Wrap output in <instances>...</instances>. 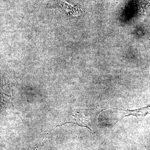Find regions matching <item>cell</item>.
<instances>
[{"mask_svg":"<svg viewBox=\"0 0 150 150\" xmlns=\"http://www.w3.org/2000/svg\"><path fill=\"white\" fill-rule=\"evenodd\" d=\"M112 112L116 113L119 116L118 121H120L123 118L130 115L136 116L139 120H142L144 118L146 115L150 114V105L147 107L142 108L136 110H130L124 108H113Z\"/></svg>","mask_w":150,"mask_h":150,"instance_id":"cell-1","label":"cell"},{"mask_svg":"<svg viewBox=\"0 0 150 150\" xmlns=\"http://www.w3.org/2000/svg\"><path fill=\"white\" fill-rule=\"evenodd\" d=\"M78 114H79V115L80 117H81L82 118H84V116H83V115H82V114H81V113H80V112H78ZM79 121L80 122L81 124L80 125L81 126V127H83V123H82V120H81V118H80V117H79Z\"/></svg>","mask_w":150,"mask_h":150,"instance_id":"cell-2","label":"cell"}]
</instances>
